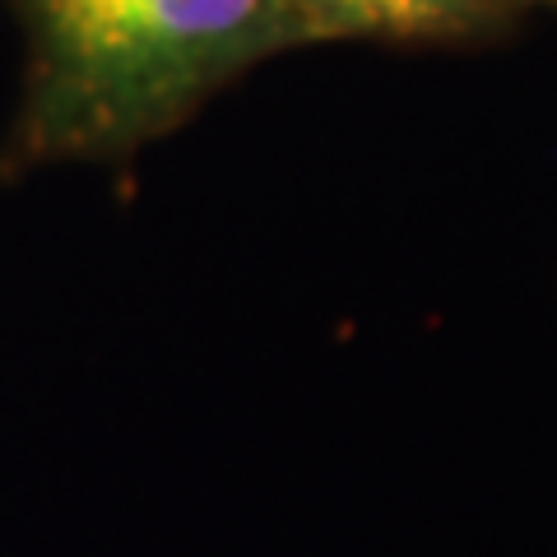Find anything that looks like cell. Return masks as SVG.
<instances>
[{"mask_svg": "<svg viewBox=\"0 0 557 557\" xmlns=\"http://www.w3.org/2000/svg\"><path fill=\"white\" fill-rule=\"evenodd\" d=\"M20 79L0 182L121 168L293 47L284 0H0Z\"/></svg>", "mask_w": 557, "mask_h": 557, "instance_id": "obj_1", "label": "cell"}, {"mask_svg": "<svg viewBox=\"0 0 557 557\" xmlns=\"http://www.w3.org/2000/svg\"><path fill=\"white\" fill-rule=\"evenodd\" d=\"M530 10V0H284L293 47H474L507 38Z\"/></svg>", "mask_w": 557, "mask_h": 557, "instance_id": "obj_2", "label": "cell"}, {"mask_svg": "<svg viewBox=\"0 0 557 557\" xmlns=\"http://www.w3.org/2000/svg\"><path fill=\"white\" fill-rule=\"evenodd\" d=\"M530 5L539 10V5H544V10H557V0H530Z\"/></svg>", "mask_w": 557, "mask_h": 557, "instance_id": "obj_3", "label": "cell"}]
</instances>
